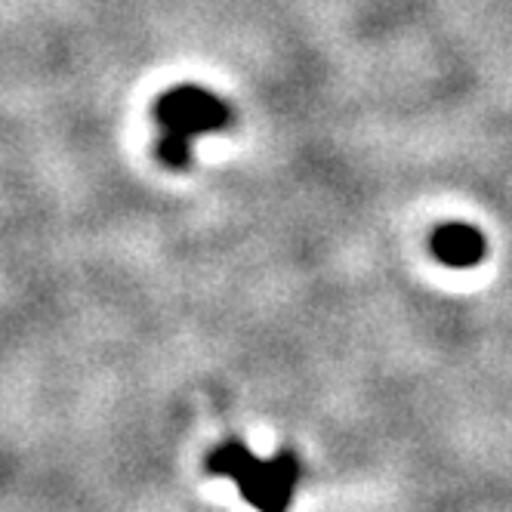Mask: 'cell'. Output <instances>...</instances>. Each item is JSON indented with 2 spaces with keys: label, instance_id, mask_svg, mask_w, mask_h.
I'll return each mask as SVG.
<instances>
[{
  "label": "cell",
  "instance_id": "6da1fadb",
  "mask_svg": "<svg viewBox=\"0 0 512 512\" xmlns=\"http://www.w3.org/2000/svg\"><path fill=\"white\" fill-rule=\"evenodd\" d=\"M204 469L210 475H229V479H235L241 497L256 512H290L303 475L297 451L284 448L272 460H260L238 438L216 445L207 454Z\"/></svg>",
  "mask_w": 512,
  "mask_h": 512
},
{
  "label": "cell",
  "instance_id": "7a4b0ae2",
  "mask_svg": "<svg viewBox=\"0 0 512 512\" xmlns=\"http://www.w3.org/2000/svg\"><path fill=\"white\" fill-rule=\"evenodd\" d=\"M155 121L161 127V164L170 170H186L192 161V139L210 130L232 127L235 112L216 93L198 84H179L155 102Z\"/></svg>",
  "mask_w": 512,
  "mask_h": 512
},
{
  "label": "cell",
  "instance_id": "3957f363",
  "mask_svg": "<svg viewBox=\"0 0 512 512\" xmlns=\"http://www.w3.org/2000/svg\"><path fill=\"white\" fill-rule=\"evenodd\" d=\"M429 250H432L435 260L442 266H448V269H472V266H479L485 260L488 241L475 226L445 223V226H438L432 232Z\"/></svg>",
  "mask_w": 512,
  "mask_h": 512
}]
</instances>
